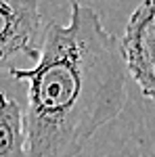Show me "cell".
<instances>
[{
    "label": "cell",
    "instance_id": "cell-4",
    "mask_svg": "<svg viewBox=\"0 0 155 157\" xmlns=\"http://www.w3.org/2000/svg\"><path fill=\"white\" fill-rule=\"evenodd\" d=\"M0 157H29L23 111L19 103L0 90Z\"/></svg>",
    "mask_w": 155,
    "mask_h": 157
},
{
    "label": "cell",
    "instance_id": "cell-3",
    "mask_svg": "<svg viewBox=\"0 0 155 157\" xmlns=\"http://www.w3.org/2000/svg\"><path fill=\"white\" fill-rule=\"evenodd\" d=\"M122 46L130 78L145 97L155 101V0H143L132 11Z\"/></svg>",
    "mask_w": 155,
    "mask_h": 157
},
{
    "label": "cell",
    "instance_id": "cell-2",
    "mask_svg": "<svg viewBox=\"0 0 155 157\" xmlns=\"http://www.w3.org/2000/svg\"><path fill=\"white\" fill-rule=\"evenodd\" d=\"M40 34V0H0V69H11L17 57L38 61Z\"/></svg>",
    "mask_w": 155,
    "mask_h": 157
},
{
    "label": "cell",
    "instance_id": "cell-1",
    "mask_svg": "<svg viewBox=\"0 0 155 157\" xmlns=\"http://www.w3.org/2000/svg\"><path fill=\"white\" fill-rule=\"evenodd\" d=\"M27 84L23 124L29 157H76L128 101L124 46L101 15L69 0V21H50L32 69H9Z\"/></svg>",
    "mask_w": 155,
    "mask_h": 157
}]
</instances>
